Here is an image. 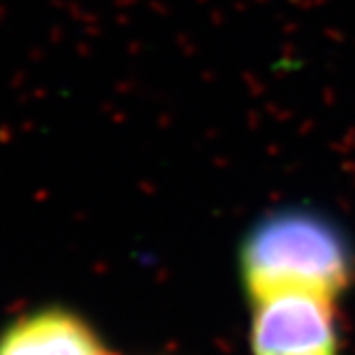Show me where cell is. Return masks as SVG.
Returning <instances> with one entry per match:
<instances>
[{
  "mask_svg": "<svg viewBox=\"0 0 355 355\" xmlns=\"http://www.w3.org/2000/svg\"><path fill=\"white\" fill-rule=\"evenodd\" d=\"M240 274L252 306L287 293L336 302L355 278V250L332 218L287 208L263 216L246 234Z\"/></svg>",
  "mask_w": 355,
  "mask_h": 355,
  "instance_id": "1",
  "label": "cell"
},
{
  "mask_svg": "<svg viewBox=\"0 0 355 355\" xmlns=\"http://www.w3.org/2000/svg\"><path fill=\"white\" fill-rule=\"evenodd\" d=\"M250 349L252 355H338L334 302L287 293L255 304Z\"/></svg>",
  "mask_w": 355,
  "mask_h": 355,
  "instance_id": "2",
  "label": "cell"
},
{
  "mask_svg": "<svg viewBox=\"0 0 355 355\" xmlns=\"http://www.w3.org/2000/svg\"><path fill=\"white\" fill-rule=\"evenodd\" d=\"M0 355H114L78 313L47 306L21 315L0 332Z\"/></svg>",
  "mask_w": 355,
  "mask_h": 355,
  "instance_id": "3",
  "label": "cell"
}]
</instances>
